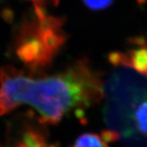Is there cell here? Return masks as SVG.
I'll use <instances>...</instances> for the list:
<instances>
[{
	"mask_svg": "<svg viewBox=\"0 0 147 147\" xmlns=\"http://www.w3.org/2000/svg\"><path fill=\"white\" fill-rule=\"evenodd\" d=\"M103 97L104 84L85 59L53 75L36 77L9 66L0 68V116L27 105L41 122L56 124L72 112L82 116Z\"/></svg>",
	"mask_w": 147,
	"mask_h": 147,
	"instance_id": "obj_1",
	"label": "cell"
},
{
	"mask_svg": "<svg viewBox=\"0 0 147 147\" xmlns=\"http://www.w3.org/2000/svg\"><path fill=\"white\" fill-rule=\"evenodd\" d=\"M62 20L34 8L31 18L23 23L16 41V53L33 73L48 65L64 44Z\"/></svg>",
	"mask_w": 147,
	"mask_h": 147,
	"instance_id": "obj_2",
	"label": "cell"
},
{
	"mask_svg": "<svg viewBox=\"0 0 147 147\" xmlns=\"http://www.w3.org/2000/svg\"><path fill=\"white\" fill-rule=\"evenodd\" d=\"M109 141L103 134H83L77 139L74 147H108Z\"/></svg>",
	"mask_w": 147,
	"mask_h": 147,
	"instance_id": "obj_3",
	"label": "cell"
},
{
	"mask_svg": "<svg viewBox=\"0 0 147 147\" xmlns=\"http://www.w3.org/2000/svg\"><path fill=\"white\" fill-rule=\"evenodd\" d=\"M133 119L138 131L147 138V101H143L136 107Z\"/></svg>",
	"mask_w": 147,
	"mask_h": 147,
	"instance_id": "obj_4",
	"label": "cell"
},
{
	"mask_svg": "<svg viewBox=\"0 0 147 147\" xmlns=\"http://www.w3.org/2000/svg\"><path fill=\"white\" fill-rule=\"evenodd\" d=\"M87 8L92 11H101L110 7L114 0H82Z\"/></svg>",
	"mask_w": 147,
	"mask_h": 147,
	"instance_id": "obj_5",
	"label": "cell"
},
{
	"mask_svg": "<svg viewBox=\"0 0 147 147\" xmlns=\"http://www.w3.org/2000/svg\"><path fill=\"white\" fill-rule=\"evenodd\" d=\"M32 2L34 8H41L45 9V6L47 4L53 5H56L58 4L59 0H29Z\"/></svg>",
	"mask_w": 147,
	"mask_h": 147,
	"instance_id": "obj_6",
	"label": "cell"
},
{
	"mask_svg": "<svg viewBox=\"0 0 147 147\" xmlns=\"http://www.w3.org/2000/svg\"><path fill=\"white\" fill-rule=\"evenodd\" d=\"M18 147H19V146H18Z\"/></svg>",
	"mask_w": 147,
	"mask_h": 147,
	"instance_id": "obj_7",
	"label": "cell"
}]
</instances>
